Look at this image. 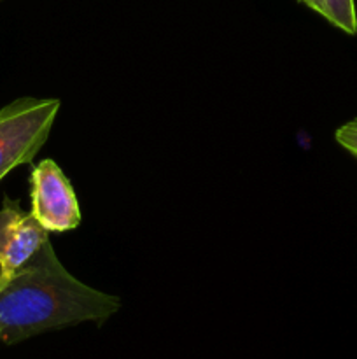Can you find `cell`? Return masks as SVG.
Segmentation results:
<instances>
[{
  "instance_id": "obj_1",
  "label": "cell",
  "mask_w": 357,
  "mask_h": 359,
  "mask_svg": "<svg viewBox=\"0 0 357 359\" xmlns=\"http://www.w3.org/2000/svg\"><path fill=\"white\" fill-rule=\"evenodd\" d=\"M119 309L118 297L80 283L46 241L23 266L0 279V342L10 346L51 330L104 323Z\"/></svg>"
},
{
  "instance_id": "obj_2",
  "label": "cell",
  "mask_w": 357,
  "mask_h": 359,
  "mask_svg": "<svg viewBox=\"0 0 357 359\" xmlns=\"http://www.w3.org/2000/svg\"><path fill=\"white\" fill-rule=\"evenodd\" d=\"M58 98L24 97L0 109V181L14 168L30 163L48 140Z\"/></svg>"
},
{
  "instance_id": "obj_3",
  "label": "cell",
  "mask_w": 357,
  "mask_h": 359,
  "mask_svg": "<svg viewBox=\"0 0 357 359\" xmlns=\"http://www.w3.org/2000/svg\"><path fill=\"white\" fill-rule=\"evenodd\" d=\"M30 198L35 219L49 233H65L83 221L72 184L52 160H42L30 175Z\"/></svg>"
},
{
  "instance_id": "obj_4",
  "label": "cell",
  "mask_w": 357,
  "mask_h": 359,
  "mask_svg": "<svg viewBox=\"0 0 357 359\" xmlns=\"http://www.w3.org/2000/svg\"><path fill=\"white\" fill-rule=\"evenodd\" d=\"M49 241V231L20 203L6 198L0 209V279L23 266L41 245Z\"/></svg>"
},
{
  "instance_id": "obj_5",
  "label": "cell",
  "mask_w": 357,
  "mask_h": 359,
  "mask_svg": "<svg viewBox=\"0 0 357 359\" xmlns=\"http://www.w3.org/2000/svg\"><path fill=\"white\" fill-rule=\"evenodd\" d=\"M322 14L326 20L345 34H357L356 0H321Z\"/></svg>"
},
{
  "instance_id": "obj_6",
  "label": "cell",
  "mask_w": 357,
  "mask_h": 359,
  "mask_svg": "<svg viewBox=\"0 0 357 359\" xmlns=\"http://www.w3.org/2000/svg\"><path fill=\"white\" fill-rule=\"evenodd\" d=\"M336 142L357 158V118L340 126L335 133Z\"/></svg>"
},
{
  "instance_id": "obj_7",
  "label": "cell",
  "mask_w": 357,
  "mask_h": 359,
  "mask_svg": "<svg viewBox=\"0 0 357 359\" xmlns=\"http://www.w3.org/2000/svg\"><path fill=\"white\" fill-rule=\"evenodd\" d=\"M300 2H303L304 6L310 7V9L315 11V13L322 14V2H321V0H300Z\"/></svg>"
}]
</instances>
